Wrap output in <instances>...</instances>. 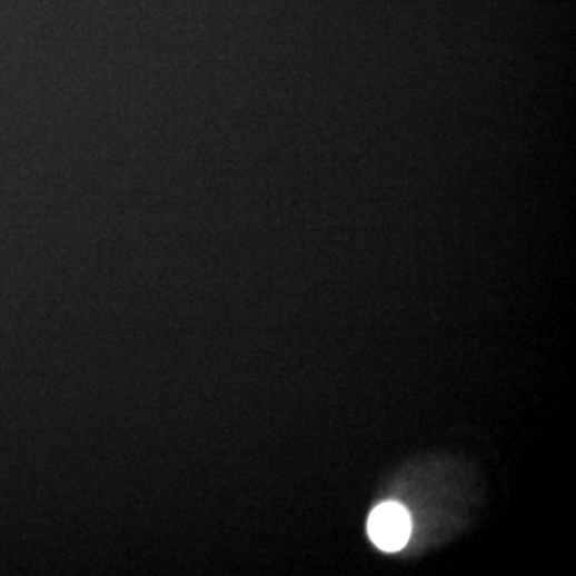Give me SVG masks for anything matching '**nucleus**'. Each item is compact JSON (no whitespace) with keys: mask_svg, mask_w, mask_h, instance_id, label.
I'll list each match as a JSON object with an SVG mask.
<instances>
[{"mask_svg":"<svg viewBox=\"0 0 576 576\" xmlns=\"http://www.w3.org/2000/svg\"><path fill=\"white\" fill-rule=\"evenodd\" d=\"M367 530L375 546L386 553H396L403 549L410 538V516L404 506L397 503H383L368 517Z\"/></svg>","mask_w":576,"mask_h":576,"instance_id":"1","label":"nucleus"}]
</instances>
